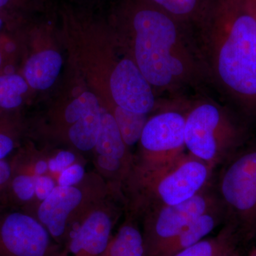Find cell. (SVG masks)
Returning <instances> with one entry per match:
<instances>
[{
  "mask_svg": "<svg viewBox=\"0 0 256 256\" xmlns=\"http://www.w3.org/2000/svg\"><path fill=\"white\" fill-rule=\"evenodd\" d=\"M212 182L182 203L160 207L144 214L142 235L146 256H156L162 248L194 220L220 204Z\"/></svg>",
  "mask_w": 256,
  "mask_h": 256,
  "instance_id": "cell-7",
  "label": "cell"
},
{
  "mask_svg": "<svg viewBox=\"0 0 256 256\" xmlns=\"http://www.w3.org/2000/svg\"><path fill=\"white\" fill-rule=\"evenodd\" d=\"M4 25V20L3 16H2L1 13H0V30L2 28Z\"/></svg>",
  "mask_w": 256,
  "mask_h": 256,
  "instance_id": "cell-32",
  "label": "cell"
},
{
  "mask_svg": "<svg viewBox=\"0 0 256 256\" xmlns=\"http://www.w3.org/2000/svg\"><path fill=\"white\" fill-rule=\"evenodd\" d=\"M108 78L111 104L134 114H148L156 104L154 90L130 56L114 60Z\"/></svg>",
  "mask_w": 256,
  "mask_h": 256,
  "instance_id": "cell-9",
  "label": "cell"
},
{
  "mask_svg": "<svg viewBox=\"0 0 256 256\" xmlns=\"http://www.w3.org/2000/svg\"><path fill=\"white\" fill-rule=\"evenodd\" d=\"M48 170H48V162L43 160H38L34 166L33 174L36 176H42V175H44Z\"/></svg>",
  "mask_w": 256,
  "mask_h": 256,
  "instance_id": "cell-28",
  "label": "cell"
},
{
  "mask_svg": "<svg viewBox=\"0 0 256 256\" xmlns=\"http://www.w3.org/2000/svg\"><path fill=\"white\" fill-rule=\"evenodd\" d=\"M85 204V192L77 186H56L37 210V220L48 230L52 238L63 247L72 217Z\"/></svg>",
  "mask_w": 256,
  "mask_h": 256,
  "instance_id": "cell-11",
  "label": "cell"
},
{
  "mask_svg": "<svg viewBox=\"0 0 256 256\" xmlns=\"http://www.w3.org/2000/svg\"><path fill=\"white\" fill-rule=\"evenodd\" d=\"M237 240H242L238 230L233 224L226 222L216 236L203 239L173 256H220Z\"/></svg>",
  "mask_w": 256,
  "mask_h": 256,
  "instance_id": "cell-19",
  "label": "cell"
},
{
  "mask_svg": "<svg viewBox=\"0 0 256 256\" xmlns=\"http://www.w3.org/2000/svg\"><path fill=\"white\" fill-rule=\"evenodd\" d=\"M122 21L129 34L130 56L154 90L176 92L198 82L202 65L184 23L146 0L128 2Z\"/></svg>",
  "mask_w": 256,
  "mask_h": 256,
  "instance_id": "cell-1",
  "label": "cell"
},
{
  "mask_svg": "<svg viewBox=\"0 0 256 256\" xmlns=\"http://www.w3.org/2000/svg\"><path fill=\"white\" fill-rule=\"evenodd\" d=\"M12 173V160H3L0 161V202L8 186Z\"/></svg>",
  "mask_w": 256,
  "mask_h": 256,
  "instance_id": "cell-26",
  "label": "cell"
},
{
  "mask_svg": "<svg viewBox=\"0 0 256 256\" xmlns=\"http://www.w3.org/2000/svg\"><path fill=\"white\" fill-rule=\"evenodd\" d=\"M20 127L11 114H0V161L6 160L18 146Z\"/></svg>",
  "mask_w": 256,
  "mask_h": 256,
  "instance_id": "cell-22",
  "label": "cell"
},
{
  "mask_svg": "<svg viewBox=\"0 0 256 256\" xmlns=\"http://www.w3.org/2000/svg\"><path fill=\"white\" fill-rule=\"evenodd\" d=\"M62 248L37 218L14 208L0 210V256H60Z\"/></svg>",
  "mask_w": 256,
  "mask_h": 256,
  "instance_id": "cell-8",
  "label": "cell"
},
{
  "mask_svg": "<svg viewBox=\"0 0 256 256\" xmlns=\"http://www.w3.org/2000/svg\"><path fill=\"white\" fill-rule=\"evenodd\" d=\"M182 22L203 23L213 0H146Z\"/></svg>",
  "mask_w": 256,
  "mask_h": 256,
  "instance_id": "cell-18",
  "label": "cell"
},
{
  "mask_svg": "<svg viewBox=\"0 0 256 256\" xmlns=\"http://www.w3.org/2000/svg\"><path fill=\"white\" fill-rule=\"evenodd\" d=\"M62 57L54 50H44L32 55L26 60L23 76L28 86L44 90L54 84L62 67Z\"/></svg>",
  "mask_w": 256,
  "mask_h": 256,
  "instance_id": "cell-13",
  "label": "cell"
},
{
  "mask_svg": "<svg viewBox=\"0 0 256 256\" xmlns=\"http://www.w3.org/2000/svg\"><path fill=\"white\" fill-rule=\"evenodd\" d=\"M244 131L220 106L200 101L186 112L184 140L188 153L216 169L237 152Z\"/></svg>",
  "mask_w": 256,
  "mask_h": 256,
  "instance_id": "cell-4",
  "label": "cell"
},
{
  "mask_svg": "<svg viewBox=\"0 0 256 256\" xmlns=\"http://www.w3.org/2000/svg\"><path fill=\"white\" fill-rule=\"evenodd\" d=\"M203 24L216 78L238 100L256 105V22L244 0H213Z\"/></svg>",
  "mask_w": 256,
  "mask_h": 256,
  "instance_id": "cell-2",
  "label": "cell"
},
{
  "mask_svg": "<svg viewBox=\"0 0 256 256\" xmlns=\"http://www.w3.org/2000/svg\"><path fill=\"white\" fill-rule=\"evenodd\" d=\"M56 185L53 178L48 175L35 176V196L40 202H43L50 196Z\"/></svg>",
  "mask_w": 256,
  "mask_h": 256,
  "instance_id": "cell-25",
  "label": "cell"
},
{
  "mask_svg": "<svg viewBox=\"0 0 256 256\" xmlns=\"http://www.w3.org/2000/svg\"><path fill=\"white\" fill-rule=\"evenodd\" d=\"M76 156L72 152L62 150L54 158L48 161V170L53 172H62L69 166L74 164Z\"/></svg>",
  "mask_w": 256,
  "mask_h": 256,
  "instance_id": "cell-24",
  "label": "cell"
},
{
  "mask_svg": "<svg viewBox=\"0 0 256 256\" xmlns=\"http://www.w3.org/2000/svg\"><path fill=\"white\" fill-rule=\"evenodd\" d=\"M23 0H0V11L9 8V6H18Z\"/></svg>",
  "mask_w": 256,
  "mask_h": 256,
  "instance_id": "cell-30",
  "label": "cell"
},
{
  "mask_svg": "<svg viewBox=\"0 0 256 256\" xmlns=\"http://www.w3.org/2000/svg\"><path fill=\"white\" fill-rule=\"evenodd\" d=\"M216 192L226 222L235 226L240 238L256 235V148L236 152L222 165Z\"/></svg>",
  "mask_w": 256,
  "mask_h": 256,
  "instance_id": "cell-5",
  "label": "cell"
},
{
  "mask_svg": "<svg viewBox=\"0 0 256 256\" xmlns=\"http://www.w3.org/2000/svg\"><path fill=\"white\" fill-rule=\"evenodd\" d=\"M28 88V82L20 74H0V114H11L20 108Z\"/></svg>",
  "mask_w": 256,
  "mask_h": 256,
  "instance_id": "cell-20",
  "label": "cell"
},
{
  "mask_svg": "<svg viewBox=\"0 0 256 256\" xmlns=\"http://www.w3.org/2000/svg\"><path fill=\"white\" fill-rule=\"evenodd\" d=\"M85 176V169L82 164L74 163L60 172L58 186H74L82 182Z\"/></svg>",
  "mask_w": 256,
  "mask_h": 256,
  "instance_id": "cell-23",
  "label": "cell"
},
{
  "mask_svg": "<svg viewBox=\"0 0 256 256\" xmlns=\"http://www.w3.org/2000/svg\"><path fill=\"white\" fill-rule=\"evenodd\" d=\"M12 173L1 202H6L12 208L22 206L35 196V176L28 172L22 156L12 160Z\"/></svg>",
  "mask_w": 256,
  "mask_h": 256,
  "instance_id": "cell-16",
  "label": "cell"
},
{
  "mask_svg": "<svg viewBox=\"0 0 256 256\" xmlns=\"http://www.w3.org/2000/svg\"><path fill=\"white\" fill-rule=\"evenodd\" d=\"M100 256H146L142 230L130 218L126 220Z\"/></svg>",
  "mask_w": 256,
  "mask_h": 256,
  "instance_id": "cell-17",
  "label": "cell"
},
{
  "mask_svg": "<svg viewBox=\"0 0 256 256\" xmlns=\"http://www.w3.org/2000/svg\"><path fill=\"white\" fill-rule=\"evenodd\" d=\"M100 205L72 224L60 256H100L111 238L117 218L116 207Z\"/></svg>",
  "mask_w": 256,
  "mask_h": 256,
  "instance_id": "cell-10",
  "label": "cell"
},
{
  "mask_svg": "<svg viewBox=\"0 0 256 256\" xmlns=\"http://www.w3.org/2000/svg\"><path fill=\"white\" fill-rule=\"evenodd\" d=\"M14 50V44L12 43V42H8V43L3 45L1 40H0V74H1V72L4 66V54L12 53Z\"/></svg>",
  "mask_w": 256,
  "mask_h": 256,
  "instance_id": "cell-27",
  "label": "cell"
},
{
  "mask_svg": "<svg viewBox=\"0 0 256 256\" xmlns=\"http://www.w3.org/2000/svg\"><path fill=\"white\" fill-rule=\"evenodd\" d=\"M128 149L139 142L148 114H134L119 106L108 105Z\"/></svg>",
  "mask_w": 256,
  "mask_h": 256,
  "instance_id": "cell-21",
  "label": "cell"
},
{
  "mask_svg": "<svg viewBox=\"0 0 256 256\" xmlns=\"http://www.w3.org/2000/svg\"><path fill=\"white\" fill-rule=\"evenodd\" d=\"M239 242H240V240H237L232 242V244L220 254V256H240L238 249Z\"/></svg>",
  "mask_w": 256,
  "mask_h": 256,
  "instance_id": "cell-29",
  "label": "cell"
},
{
  "mask_svg": "<svg viewBox=\"0 0 256 256\" xmlns=\"http://www.w3.org/2000/svg\"><path fill=\"white\" fill-rule=\"evenodd\" d=\"M186 112H158L146 121L140 139V152L134 158L128 184L168 169L185 154Z\"/></svg>",
  "mask_w": 256,
  "mask_h": 256,
  "instance_id": "cell-6",
  "label": "cell"
},
{
  "mask_svg": "<svg viewBox=\"0 0 256 256\" xmlns=\"http://www.w3.org/2000/svg\"><path fill=\"white\" fill-rule=\"evenodd\" d=\"M225 222V212L220 203L194 220L181 233L162 248L156 256H174L201 242Z\"/></svg>",
  "mask_w": 256,
  "mask_h": 256,
  "instance_id": "cell-12",
  "label": "cell"
},
{
  "mask_svg": "<svg viewBox=\"0 0 256 256\" xmlns=\"http://www.w3.org/2000/svg\"><path fill=\"white\" fill-rule=\"evenodd\" d=\"M214 172V169L204 162L185 153L168 169L128 185L133 195V210L144 214L182 203L212 183Z\"/></svg>",
  "mask_w": 256,
  "mask_h": 256,
  "instance_id": "cell-3",
  "label": "cell"
},
{
  "mask_svg": "<svg viewBox=\"0 0 256 256\" xmlns=\"http://www.w3.org/2000/svg\"><path fill=\"white\" fill-rule=\"evenodd\" d=\"M248 256H256V248H252L249 252Z\"/></svg>",
  "mask_w": 256,
  "mask_h": 256,
  "instance_id": "cell-33",
  "label": "cell"
},
{
  "mask_svg": "<svg viewBox=\"0 0 256 256\" xmlns=\"http://www.w3.org/2000/svg\"><path fill=\"white\" fill-rule=\"evenodd\" d=\"M101 106L94 94L84 114L68 128L69 141L79 150L88 152L95 148L101 126Z\"/></svg>",
  "mask_w": 256,
  "mask_h": 256,
  "instance_id": "cell-14",
  "label": "cell"
},
{
  "mask_svg": "<svg viewBox=\"0 0 256 256\" xmlns=\"http://www.w3.org/2000/svg\"><path fill=\"white\" fill-rule=\"evenodd\" d=\"M101 126L95 148L97 156H108L131 163L134 158L124 142L118 126L108 106H101Z\"/></svg>",
  "mask_w": 256,
  "mask_h": 256,
  "instance_id": "cell-15",
  "label": "cell"
},
{
  "mask_svg": "<svg viewBox=\"0 0 256 256\" xmlns=\"http://www.w3.org/2000/svg\"><path fill=\"white\" fill-rule=\"evenodd\" d=\"M256 22V0H244Z\"/></svg>",
  "mask_w": 256,
  "mask_h": 256,
  "instance_id": "cell-31",
  "label": "cell"
}]
</instances>
